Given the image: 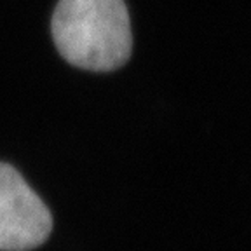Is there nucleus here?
<instances>
[{
  "label": "nucleus",
  "mask_w": 251,
  "mask_h": 251,
  "mask_svg": "<svg viewBox=\"0 0 251 251\" xmlns=\"http://www.w3.org/2000/svg\"><path fill=\"white\" fill-rule=\"evenodd\" d=\"M51 28L59 54L84 70H115L131 56L124 0H59Z\"/></svg>",
  "instance_id": "1"
},
{
  "label": "nucleus",
  "mask_w": 251,
  "mask_h": 251,
  "mask_svg": "<svg viewBox=\"0 0 251 251\" xmlns=\"http://www.w3.org/2000/svg\"><path fill=\"white\" fill-rule=\"evenodd\" d=\"M52 216L25 178L0 162V251H28L46 243Z\"/></svg>",
  "instance_id": "2"
}]
</instances>
